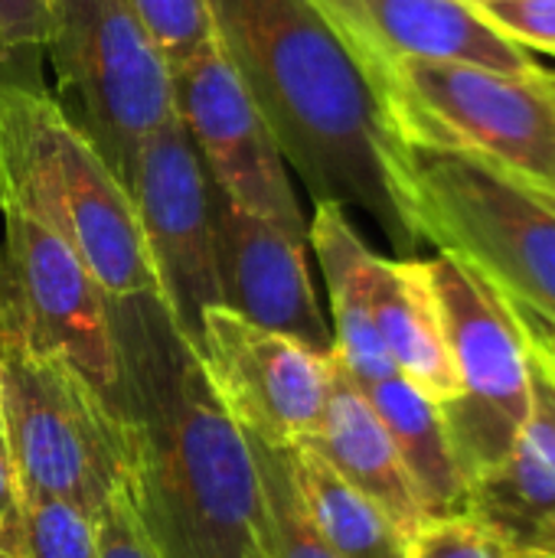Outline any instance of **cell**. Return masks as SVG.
<instances>
[{
    "instance_id": "6da1fadb",
    "label": "cell",
    "mask_w": 555,
    "mask_h": 558,
    "mask_svg": "<svg viewBox=\"0 0 555 558\" xmlns=\"http://www.w3.org/2000/svg\"><path fill=\"white\" fill-rule=\"evenodd\" d=\"M124 497L160 558H272L258 464L160 294L108 298Z\"/></svg>"
},
{
    "instance_id": "7a4b0ae2",
    "label": "cell",
    "mask_w": 555,
    "mask_h": 558,
    "mask_svg": "<svg viewBox=\"0 0 555 558\" xmlns=\"http://www.w3.org/2000/svg\"><path fill=\"white\" fill-rule=\"evenodd\" d=\"M216 39L314 203L360 209L402 255L422 245L412 154L334 26L307 0H206Z\"/></svg>"
},
{
    "instance_id": "3957f363",
    "label": "cell",
    "mask_w": 555,
    "mask_h": 558,
    "mask_svg": "<svg viewBox=\"0 0 555 558\" xmlns=\"http://www.w3.org/2000/svg\"><path fill=\"white\" fill-rule=\"evenodd\" d=\"M0 209L65 239L108 298L157 294L124 183L62 105L13 78H0Z\"/></svg>"
},
{
    "instance_id": "277c9868",
    "label": "cell",
    "mask_w": 555,
    "mask_h": 558,
    "mask_svg": "<svg viewBox=\"0 0 555 558\" xmlns=\"http://www.w3.org/2000/svg\"><path fill=\"white\" fill-rule=\"evenodd\" d=\"M409 147L451 150L555 203V72L396 56L386 98Z\"/></svg>"
},
{
    "instance_id": "5b68a950",
    "label": "cell",
    "mask_w": 555,
    "mask_h": 558,
    "mask_svg": "<svg viewBox=\"0 0 555 558\" xmlns=\"http://www.w3.org/2000/svg\"><path fill=\"white\" fill-rule=\"evenodd\" d=\"M422 242L464 262L520 317L555 327V203L451 150L409 147Z\"/></svg>"
},
{
    "instance_id": "8992f818",
    "label": "cell",
    "mask_w": 555,
    "mask_h": 558,
    "mask_svg": "<svg viewBox=\"0 0 555 558\" xmlns=\"http://www.w3.org/2000/svg\"><path fill=\"white\" fill-rule=\"evenodd\" d=\"M0 422L23 500L98 517L124 484L118 415L65 360L33 353L0 324Z\"/></svg>"
},
{
    "instance_id": "52a82bcc",
    "label": "cell",
    "mask_w": 555,
    "mask_h": 558,
    "mask_svg": "<svg viewBox=\"0 0 555 558\" xmlns=\"http://www.w3.org/2000/svg\"><path fill=\"white\" fill-rule=\"evenodd\" d=\"M438 294L455 399L442 418L464 481L494 468L533 422V360L514 307L464 262L438 252L429 258Z\"/></svg>"
},
{
    "instance_id": "ba28073f",
    "label": "cell",
    "mask_w": 555,
    "mask_h": 558,
    "mask_svg": "<svg viewBox=\"0 0 555 558\" xmlns=\"http://www.w3.org/2000/svg\"><path fill=\"white\" fill-rule=\"evenodd\" d=\"M62 88L65 118L128 183L144 137L170 121L167 59L150 46L128 0H56L46 43Z\"/></svg>"
},
{
    "instance_id": "9c48e42d",
    "label": "cell",
    "mask_w": 555,
    "mask_h": 558,
    "mask_svg": "<svg viewBox=\"0 0 555 558\" xmlns=\"http://www.w3.org/2000/svg\"><path fill=\"white\" fill-rule=\"evenodd\" d=\"M3 226L0 324L33 353L65 360L108 399L118 383L108 294L56 232L16 209H3Z\"/></svg>"
},
{
    "instance_id": "30bf717a",
    "label": "cell",
    "mask_w": 555,
    "mask_h": 558,
    "mask_svg": "<svg viewBox=\"0 0 555 558\" xmlns=\"http://www.w3.org/2000/svg\"><path fill=\"white\" fill-rule=\"evenodd\" d=\"M124 190L144 232L157 294L180 333L196 343L203 314L219 307L213 183L177 114L144 137Z\"/></svg>"
},
{
    "instance_id": "8fae6325",
    "label": "cell",
    "mask_w": 555,
    "mask_h": 558,
    "mask_svg": "<svg viewBox=\"0 0 555 558\" xmlns=\"http://www.w3.org/2000/svg\"><path fill=\"white\" fill-rule=\"evenodd\" d=\"M170 85L173 111L190 131L209 183L239 209L307 242V222L285 157L219 39L173 62Z\"/></svg>"
},
{
    "instance_id": "7c38bea8",
    "label": "cell",
    "mask_w": 555,
    "mask_h": 558,
    "mask_svg": "<svg viewBox=\"0 0 555 558\" xmlns=\"http://www.w3.org/2000/svg\"><path fill=\"white\" fill-rule=\"evenodd\" d=\"M193 350L216 396L245 432L272 445H301L317 432L334 353H317L226 307L203 314Z\"/></svg>"
},
{
    "instance_id": "4fadbf2b",
    "label": "cell",
    "mask_w": 555,
    "mask_h": 558,
    "mask_svg": "<svg viewBox=\"0 0 555 558\" xmlns=\"http://www.w3.org/2000/svg\"><path fill=\"white\" fill-rule=\"evenodd\" d=\"M213 245L219 307L317 353H334L307 268V242L229 203L213 186Z\"/></svg>"
},
{
    "instance_id": "5bb4252c",
    "label": "cell",
    "mask_w": 555,
    "mask_h": 558,
    "mask_svg": "<svg viewBox=\"0 0 555 558\" xmlns=\"http://www.w3.org/2000/svg\"><path fill=\"white\" fill-rule=\"evenodd\" d=\"M311 445L350 487L370 497L409 539L429 523L415 484L363 389L334 360L330 392Z\"/></svg>"
},
{
    "instance_id": "9a60e30c",
    "label": "cell",
    "mask_w": 555,
    "mask_h": 558,
    "mask_svg": "<svg viewBox=\"0 0 555 558\" xmlns=\"http://www.w3.org/2000/svg\"><path fill=\"white\" fill-rule=\"evenodd\" d=\"M468 517L504 558H555V432L540 412L510 454L468 484Z\"/></svg>"
},
{
    "instance_id": "2e32d148",
    "label": "cell",
    "mask_w": 555,
    "mask_h": 558,
    "mask_svg": "<svg viewBox=\"0 0 555 558\" xmlns=\"http://www.w3.org/2000/svg\"><path fill=\"white\" fill-rule=\"evenodd\" d=\"M370 304L396 373L432 402H451L458 386L429 262L376 255L370 271Z\"/></svg>"
},
{
    "instance_id": "e0dca14e",
    "label": "cell",
    "mask_w": 555,
    "mask_h": 558,
    "mask_svg": "<svg viewBox=\"0 0 555 558\" xmlns=\"http://www.w3.org/2000/svg\"><path fill=\"white\" fill-rule=\"evenodd\" d=\"M307 242L317 252L327 298H330V333L334 360L363 389L396 373L370 304V271L376 252L360 239L347 209L337 203H314Z\"/></svg>"
},
{
    "instance_id": "ac0fdd59",
    "label": "cell",
    "mask_w": 555,
    "mask_h": 558,
    "mask_svg": "<svg viewBox=\"0 0 555 558\" xmlns=\"http://www.w3.org/2000/svg\"><path fill=\"white\" fill-rule=\"evenodd\" d=\"M363 7L393 56L468 62L510 75L543 69L530 49L507 39L474 0H363Z\"/></svg>"
},
{
    "instance_id": "d6986e66",
    "label": "cell",
    "mask_w": 555,
    "mask_h": 558,
    "mask_svg": "<svg viewBox=\"0 0 555 558\" xmlns=\"http://www.w3.org/2000/svg\"><path fill=\"white\" fill-rule=\"evenodd\" d=\"M363 396L396 441V451L415 484L429 523L468 517V481L455 458L442 405L419 392L399 373L363 386Z\"/></svg>"
},
{
    "instance_id": "ffe728a7",
    "label": "cell",
    "mask_w": 555,
    "mask_h": 558,
    "mask_svg": "<svg viewBox=\"0 0 555 558\" xmlns=\"http://www.w3.org/2000/svg\"><path fill=\"white\" fill-rule=\"evenodd\" d=\"M294 487L321 536L340 558H409V536L311 445H285Z\"/></svg>"
},
{
    "instance_id": "44dd1931",
    "label": "cell",
    "mask_w": 555,
    "mask_h": 558,
    "mask_svg": "<svg viewBox=\"0 0 555 558\" xmlns=\"http://www.w3.org/2000/svg\"><path fill=\"white\" fill-rule=\"evenodd\" d=\"M245 438H249L255 464H258V481H262V497H265V513H268V553L272 558H340L334 553V546L321 536V530L314 526L311 513L301 504V494H298L291 468H288L285 445H272L252 432H245Z\"/></svg>"
},
{
    "instance_id": "7402d4cb",
    "label": "cell",
    "mask_w": 555,
    "mask_h": 558,
    "mask_svg": "<svg viewBox=\"0 0 555 558\" xmlns=\"http://www.w3.org/2000/svg\"><path fill=\"white\" fill-rule=\"evenodd\" d=\"M13 558H101L95 517L65 500H23Z\"/></svg>"
},
{
    "instance_id": "603a6c76",
    "label": "cell",
    "mask_w": 555,
    "mask_h": 558,
    "mask_svg": "<svg viewBox=\"0 0 555 558\" xmlns=\"http://www.w3.org/2000/svg\"><path fill=\"white\" fill-rule=\"evenodd\" d=\"M128 7L167 65L190 59L196 49L216 39L206 0H128Z\"/></svg>"
},
{
    "instance_id": "cb8c5ba5",
    "label": "cell",
    "mask_w": 555,
    "mask_h": 558,
    "mask_svg": "<svg viewBox=\"0 0 555 558\" xmlns=\"http://www.w3.org/2000/svg\"><path fill=\"white\" fill-rule=\"evenodd\" d=\"M330 26L334 33L343 39V46L350 49V56L360 62V69L366 72L370 85L376 88V95L389 98V88H393V65H396V56L383 46L363 0H307Z\"/></svg>"
},
{
    "instance_id": "d4e9b609",
    "label": "cell",
    "mask_w": 555,
    "mask_h": 558,
    "mask_svg": "<svg viewBox=\"0 0 555 558\" xmlns=\"http://www.w3.org/2000/svg\"><path fill=\"white\" fill-rule=\"evenodd\" d=\"M478 7L507 39L555 56V0H478Z\"/></svg>"
},
{
    "instance_id": "484cf974",
    "label": "cell",
    "mask_w": 555,
    "mask_h": 558,
    "mask_svg": "<svg viewBox=\"0 0 555 558\" xmlns=\"http://www.w3.org/2000/svg\"><path fill=\"white\" fill-rule=\"evenodd\" d=\"M409 558H504V553L471 517H451L425 523L409 543Z\"/></svg>"
},
{
    "instance_id": "4316f807",
    "label": "cell",
    "mask_w": 555,
    "mask_h": 558,
    "mask_svg": "<svg viewBox=\"0 0 555 558\" xmlns=\"http://www.w3.org/2000/svg\"><path fill=\"white\" fill-rule=\"evenodd\" d=\"M52 20L56 0H0V56L46 49Z\"/></svg>"
},
{
    "instance_id": "83f0119b",
    "label": "cell",
    "mask_w": 555,
    "mask_h": 558,
    "mask_svg": "<svg viewBox=\"0 0 555 558\" xmlns=\"http://www.w3.org/2000/svg\"><path fill=\"white\" fill-rule=\"evenodd\" d=\"M95 526H98L101 558H160L157 549L147 543V536L141 533L131 504L124 497V487H118V494L105 504V510L95 517Z\"/></svg>"
},
{
    "instance_id": "f1b7e54d",
    "label": "cell",
    "mask_w": 555,
    "mask_h": 558,
    "mask_svg": "<svg viewBox=\"0 0 555 558\" xmlns=\"http://www.w3.org/2000/svg\"><path fill=\"white\" fill-rule=\"evenodd\" d=\"M20 520H23V490H20V477L7 448L3 422H0V553L7 556H16Z\"/></svg>"
},
{
    "instance_id": "f546056e",
    "label": "cell",
    "mask_w": 555,
    "mask_h": 558,
    "mask_svg": "<svg viewBox=\"0 0 555 558\" xmlns=\"http://www.w3.org/2000/svg\"><path fill=\"white\" fill-rule=\"evenodd\" d=\"M517 314V311H514ZM520 317V314H517ZM523 324V333H527V343H530V360L533 366L550 379L555 386V327L550 324H540V320H530V317H520Z\"/></svg>"
},
{
    "instance_id": "4dcf8cb0",
    "label": "cell",
    "mask_w": 555,
    "mask_h": 558,
    "mask_svg": "<svg viewBox=\"0 0 555 558\" xmlns=\"http://www.w3.org/2000/svg\"><path fill=\"white\" fill-rule=\"evenodd\" d=\"M533 402H536V412L550 422V428L555 432V386L533 366Z\"/></svg>"
},
{
    "instance_id": "1f68e13d",
    "label": "cell",
    "mask_w": 555,
    "mask_h": 558,
    "mask_svg": "<svg viewBox=\"0 0 555 558\" xmlns=\"http://www.w3.org/2000/svg\"><path fill=\"white\" fill-rule=\"evenodd\" d=\"M0 558H13V556H7V553H0Z\"/></svg>"
},
{
    "instance_id": "d6a6232c",
    "label": "cell",
    "mask_w": 555,
    "mask_h": 558,
    "mask_svg": "<svg viewBox=\"0 0 555 558\" xmlns=\"http://www.w3.org/2000/svg\"><path fill=\"white\" fill-rule=\"evenodd\" d=\"M474 3H478V0H474Z\"/></svg>"
}]
</instances>
